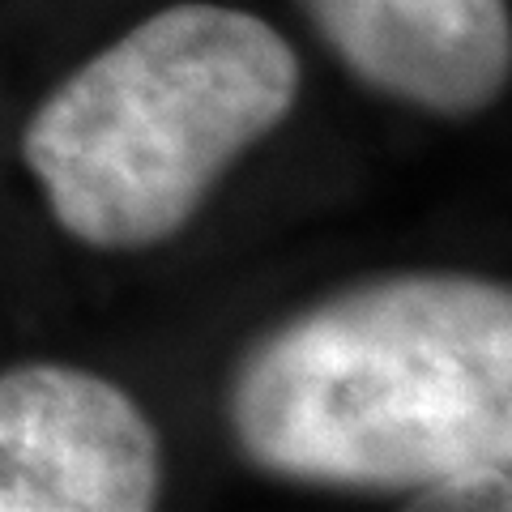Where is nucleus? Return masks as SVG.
Here are the masks:
<instances>
[{
    "instance_id": "1",
    "label": "nucleus",
    "mask_w": 512,
    "mask_h": 512,
    "mask_svg": "<svg viewBox=\"0 0 512 512\" xmlns=\"http://www.w3.org/2000/svg\"><path fill=\"white\" fill-rule=\"evenodd\" d=\"M231 427L256 470L291 483L508 508V286L397 274L320 299L244 355Z\"/></svg>"
},
{
    "instance_id": "2",
    "label": "nucleus",
    "mask_w": 512,
    "mask_h": 512,
    "mask_svg": "<svg viewBox=\"0 0 512 512\" xmlns=\"http://www.w3.org/2000/svg\"><path fill=\"white\" fill-rule=\"evenodd\" d=\"M295 99L299 56L269 22L171 5L47 94L22 158L73 239L137 252L184 231L222 171Z\"/></svg>"
},
{
    "instance_id": "3",
    "label": "nucleus",
    "mask_w": 512,
    "mask_h": 512,
    "mask_svg": "<svg viewBox=\"0 0 512 512\" xmlns=\"http://www.w3.org/2000/svg\"><path fill=\"white\" fill-rule=\"evenodd\" d=\"M158 436L111 380L64 363L0 372V512H146Z\"/></svg>"
},
{
    "instance_id": "4",
    "label": "nucleus",
    "mask_w": 512,
    "mask_h": 512,
    "mask_svg": "<svg viewBox=\"0 0 512 512\" xmlns=\"http://www.w3.org/2000/svg\"><path fill=\"white\" fill-rule=\"evenodd\" d=\"M350 73L436 116L491 107L512 73L508 0H299Z\"/></svg>"
}]
</instances>
